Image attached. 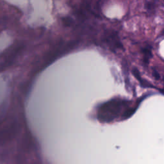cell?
Returning <instances> with one entry per match:
<instances>
[{
	"label": "cell",
	"mask_w": 164,
	"mask_h": 164,
	"mask_svg": "<svg viewBox=\"0 0 164 164\" xmlns=\"http://www.w3.org/2000/svg\"><path fill=\"white\" fill-rule=\"evenodd\" d=\"M123 101L119 99H114L106 102L99 107L97 119L101 122H109L116 119L121 112Z\"/></svg>",
	"instance_id": "6da1fadb"
},
{
	"label": "cell",
	"mask_w": 164,
	"mask_h": 164,
	"mask_svg": "<svg viewBox=\"0 0 164 164\" xmlns=\"http://www.w3.org/2000/svg\"><path fill=\"white\" fill-rule=\"evenodd\" d=\"M136 110V108H130V109H128V110H126L125 113H124L123 115V117L125 119H127L128 117H130V116H132L133 114L134 113V112H135Z\"/></svg>",
	"instance_id": "7a4b0ae2"
}]
</instances>
